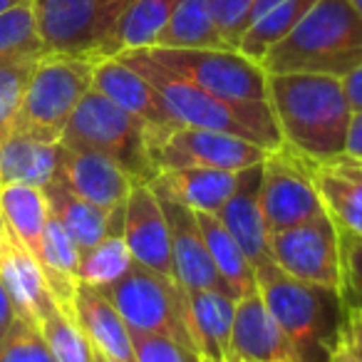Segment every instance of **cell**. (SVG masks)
I'll list each match as a JSON object with an SVG mask.
<instances>
[{"label":"cell","mask_w":362,"mask_h":362,"mask_svg":"<svg viewBox=\"0 0 362 362\" xmlns=\"http://www.w3.org/2000/svg\"><path fill=\"white\" fill-rule=\"evenodd\" d=\"M340 266L342 300L347 308L362 310V236L340 228Z\"/></svg>","instance_id":"d590c367"},{"label":"cell","mask_w":362,"mask_h":362,"mask_svg":"<svg viewBox=\"0 0 362 362\" xmlns=\"http://www.w3.org/2000/svg\"><path fill=\"white\" fill-rule=\"evenodd\" d=\"M189 335L199 357L226 362L231 350L236 298L221 291H187Z\"/></svg>","instance_id":"7402d4cb"},{"label":"cell","mask_w":362,"mask_h":362,"mask_svg":"<svg viewBox=\"0 0 362 362\" xmlns=\"http://www.w3.org/2000/svg\"><path fill=\"white\" fill-rule=\"evenodd\" d=\"M95 362H112V360H107V357H102V355H97V352H95Z\"/></svg>","instance_id":"7dc6e473"},{"label":"cell","mask_w":362,"mask_h":362,"mask_svg":"<svg viewBox=\"0 0 362 362\" xmlns=\"http://www.w3.org/2000/svg\"><path fill=\"white\" fill-rule=\"evenodd\" d=\"M261 164L243 171L238 189L216 214L218 221L226 226V231L236 238L241 251L251 258L253 268L271 261V248H268V236H271V233H268V228H266V218H263L261 202H258Z\"/></svg>","instance_id":"44dd1931"},{"label":"cell","mask_w":362,"mask_h":362,"mask_svg":"<svg viewBox=\"0 0 362 362\" xmlns=\"http://www.w3.org/2000/svg\"><path fill=\"white\" fill-rule=\"evenodd\" d=\"M115 57H119L127 65L139 70L156 87V92L164 100L166 110H169L171 119L176 124L241 136V139H248L253 144L263 146L266 151H273L283 144L268 100L248 102L209 95V92L199 90V87L189 85V82L179 80V77L156 67L141 50H129Z\"/></svg>","instance_id":"277c9868"},{"label":"cell","mask_w":362,"mask_h":362,"mask_svg":"<svg viewBox=\"0 0 362 362\" xmlns=\"http://www.w3.org/2000/svg\"><path fill=\"white\" fill-rule=\"evenodd\" d=\"M0 362H55L40 327L16 317L13 327L0 342Z\"/></svg>","instance_id":"e575fe53"},{"label":"cell","mask_w":362,"mask_h":362,"mask_svg":"<svg viewBox=\"0 0 362 362\" xmlns=\"http://www.w3.org/2000/svg\"><path fill=\"white\" fill-rule=\"evenodd\" d=\"M313 184L320 197L322 211L337 228L362 236V164L340 159L313 166Z\"/></svg>","instance_id":"603a6c76"},{"label":"cell","mask_w":362,"mask_h":362,"mask_svg":"<svg viewBox=\"0 0 362 362\" xmlns=\"http://www.w3.org/2000/svg\"><path fill=\"white\" fill-rule=\"evenodd\" d=\"M132 266H134V258H132L124 236L110 233L102 241H97L95 246L80 251L77 281L105 291V288L115 286L122 276H127Z\"/></svg>","instance_id":"4dcf8cb0"},{"label":"cell","mask_w":362,"mask_h":362,"mask_svg":"<svg viewBox=\"0 0 362 362\" xmlns=\"http://www.w3.org/2000/svg\"><path fill=\"white\" fill-rule=\"evenodd\" d=\"M268 105L283 144L315 164L345 156L352 110L340 77L315 72L268 75Z\"/></svg>","instance_id":"6da1fadb"},{"label":"cell","mask_w":362,"mask_h":362,"mask_svg":"<svg viewBox=\"0 0 362 362\" xmlns=\"http://www.w3.org/2000/svg\"><path fill=\"white\" fill-rule=\"evenodd\" d=\"M256 288L300 362H327L345 330L347 305L340 291L298 281L273 261L256 266Z\"/></svg>","instance_id":"3957f363"},{"label":"cell","mask_w":362,"mask_h":362,"mask_svg":"<svg viewBox=\"0 0 362 362\" xmlns=\"http://www.w3.org/2000/svg\"><path fill=\"white\" fill-rule=\"evenodd\" d=\"M156 174L166 169L243 171L261 164L268 151L241 136L197 127H174L149 141Z\"/></svg>","instance_id":"8fae6325"},{"label":"cell","mask_w":362,"mask_h":362,"mask_svg":"<svg viewBox=\"0 0 362 362\" xmlns=\"http://www.w3.org/2000/svg\"><path fill=\"white\" fill-rule=\"evenodd\" d=\"M253 3L256 0H211L221 37L233 50H238V42H241L243 33L248 30Z\"/></svg>","instance_id":"74e56055"},{"label":"cell","mask_w":362,"mask_h":362,"mask_svg":"<svg viewBox=\"0 0 362 362\" xmlns=\"http://www.w3.org/2000/svg\"><path fill=\"white\" fill-rule=\"evenodd\" d=\"M21 3H25V0H0V13H6V11H11V8L21 6Z\"/></svg>","instance_id":"ee69618b"},{"label":"cell","mask_w":362,"mask_h":362,"mask_svg":"<svg viewBox=\"0 0 362 362\" xmlns=\"http://www.w3.org/2000/svg\"><path fill=\"white\" fill-rule=\"evenodd\" d=\"M154 47H228L211 0H181Z\"/></svg>","instance_id":"83f0119b"},{"label":"cell","mask_w":362,"mask_h":362,"mask_svg":"<svg viewBox=\"0 0 362 362\" xmlns=\"http://www.w3.org/2000/svg\"><path fill=\"white\" fill-rule=\"evenodd\" d=\"M60 141H42L35 136L11 134L0 146V187L28 184L45 189L57 176Z\"/></svg>","instance_id":"d4e9b609"},{"label":"cell","mask_w":362,"mask_h":362,"mask_svg":"<svg viewBox=\"0 0 362 362\" xmlns=\"http://www.w3.org/2000/svg\"><path fill=\"white\" fill-rule=\"evenodd\" d=\"M129 253L136 266H144L161 276L174 278L171 263V231L161 199L144 181H136L124 202V221H122Z\"/></svg>","instance_id":"4fadbf2b"},{"label":"cell","mask_w":362,"mask_h":362,"mask_svg":"<svg viewBox=\"0 0 362 362\" xmlns=\"http://www.w3.org/2000/svg\"><path fill=\"white\" fill-rule=\"evenodd\" d=\"M166 223L171 231V263H174V281L184 291H221L228 293L221 281L211 253L199 228L197 214L192 209L174 202H161ZM231 296V293H228Z\"/></svg>","instance_id":"e0dca14e"},{"label":"cell","mask_w":362,"mask_h":362,"mask_svg":"<svg viewBox=\"0 0 362 362\" xmlns=\"http://www.w3.org/2000/svg\"><path fill=\"white\" fill-rule=\"evenodd\" d=\"M42 192H45V197H47L50 214L65 226V231L75 238L80 251L95 246L97 241H102V238L110 236V233H122L124 206L115 209V211L100 209L87 202V199L77 197L75 192H70L60 179H52Z\"/></svg>","instance_id":"cb8c5ba5"},{"label":"cell","mask_w":362,"mask_h":362,"mask_svg":"<svg viewBox=\"0 0 362 362\" xmlns=\"http://www.w3.org/2000/svg\"><path fill=\"white\" fill-rule=\"evenodd\" d=\"M70 192L77 197L87 199L90 204L107 211L124 206L132 187L136 181L107 159L105 154L97 151H82V149H67L60 144V161H57V176Z\"/></svg>","instance_id":"9a60e30c"},{"label":"cell","mask_w":362,"mask_h":362,"mask_svg":"<svg viewBox=\"0 0 362 362\" xmlns=\"http://www.w3.org/2000/svg\"><path fill=\"white\" fill-rule=\"evenodd\" d=\"M134 0H33L47 52L105 60L115 57V37Z\"/></svg>","instance_id":"52a82bcc"},{"label":"cell","mask_w":362,"mask_h":362,"mask_svg":"<svg viewBox=\"0 0 362 362\" xmlns=\"http://www.w3.org/2000/svg\"><path fill=\"white\" fill-rule=\"evenodd\" d=\"M327 362H360V360H357V355L352 352V347L347 345L345 335H340V340H337L335 347L330 350V357H327Z\"/></svg>","instance_id":"7bdbcfd3"},{"label":"cell","mask_w":362,"mask_h":362,"mask_svg":"<svg viewBox=\"0 0 362 362\" xmlns=\"http://www.w3.org/2000/svg\"><path fill=\"white\" fill-rule=\"evenodd\" d=\"M258 65L266 75L315 72L342 80L362 65V18L347 0H315Z\"/></svg>","instance_id":"7a4b0ae2"},{"label":"cell","mask_w":362,"mask_h":362,"mask_svg":"<svg viewBox=\"0 0 362 362\" xmlns=\"http://www.w3.org/2000/svg\"><path fill=\"white\" fill-rule=\"evenodd\" d=\"M246 171V169H243ZM243 171L223 169H166L149 181L161 202H174L197 214H218L233 197Z\"/></svg>","instance_id":"d6986e66"},{"label":"cell","mask_w":362,"mask_h":362,"mask_svg":"<svg viewBox=\"0 0 362 362\" xmlns=\"http://www.w3.org/2000/svg\"><path fill=\"white\" fill-rule=\"evenodd\" d=\"M342 90H345V97H347V102H350V110L360 112L362 110V65L342 77Z\"/></svg>","instance_id":"60d3db41"},{"label":"cell","mask_w":362,"mask_h":362,"mask_svg":"<svg viewBox=\"0 0 362 362\" xmlns=\"http://www.w3.org/2000/svg\"><path fill=\"white\" fill-rule=\"evenodd\" d=\"M0 283L6 288L18 317L33 322V325L40 327L42 315L57 308L40 263L13 236L8 226L6 241L0 248Z\"/></svg>","instance_id":"ac0fdd59"},{"label":"cell","mask_w":362,"mask_h":362,"mask_svg":"<svg viewBox=\"0 0 362 362\" xmlns=\"http://www.w3.org/2000/svg\"><path fill=\"white\" fill-rule=\"evenodd\" d=\"M95 60L47 52L35 62L28 77L23 105L13 134L60 141L72 112L92 90Z\"/></svg>","instance_id":"8992f818"},{"label":"cell","mask_w":362,"mask_h":362,"mask_svg":"<svg viewBox=\"0 0 362 362\" xmlns=\"http://www.w3.org/2000/svg\"><path fill=\"white\" fill-rule=\"evenodd\" d=\"M92 87H95L97 92H102L107 100L115 102L117 107L129 112L132 117L144 122L151 129L149 141L154 139V136L179 127L171 119L169 110H166L164 100L159 97L156 87L151 85L139 70L127 65L119 57H105V60L95 62Z\"/></svg>","instance_id":"5bb4252c"},{"label":"cell","mask_w":362,"mask_h":362,"mask_svg":"<svg viewBox=\"0 0 362 362\" xmlns=\"http://www.w3.org/2000/svg\"><path fill=\"white\" fill-rule=\"evenodd\" d=\"M72 313L97 355L112 362H136L132 330L100 288L77 283Z\"/></svg>","instance_id":"ffe728a7"},{"label":"cell","mask_w":362,"mask_h":362,"mask_svg":"<svg viewBox=\"0 0 362 362\" xmlns=\"http://www.w3.org/2000/svg\"><path fill=\"white\" fill-rule=\"evenodd\" d=\"M132 340H134L136 362H202L197 350L181 345L174 337L132 332Z\"/></svg>","instance_id":"8d00e7d4"},{"label":"cell","mask_w":362,"mask_h":362,"mask_svg":"<svg viewBox=\"0 0 362 362\" xmlns=\"http://www.w3.org/2000/svg\"><path fill=\"white\" fill-rule=\"evenodd\" d=\"M268 248L271 261L288 276L332 291L342 288L340 228L325 211L293 228L271 233Z\"/></svg>","instance_id":"7c38bea8"},{"label":"cell","mask_w":362,"mask_h":362,"mask_svg":"<svg viewBox=\"0 0 362 362\" xmlns=\"http://www.w3.org/2000/svg\"><path fill=\"white\" fill-rule=\"evenodd\" d=\"M179 3L181 0H134L117 28L115 55L154 47Z\"/></svg>","instance_id":"f1b7e54d"},{"label":"cell","mask_w":362,"mask_h":362,"mask_svg":"<svg viewBox=\"0 0 362 362\" xmlns=\"http://www.w3.org/2000/svg\"><path fill=\"white\" fill-rule=\"evenodd\" d=\"M313 3L315 0H283V3H278L266 16H261L248 25V30L243 33L241 42H238V52L251 57L253 62H261L263 55L303 21V16L310 11Z\"/></svg>","instance_id":"f546056e"},{"label":"cell","mask_w":362,"mask_h":362,"mask_svg":"<svg viewBox=\"0 0 362 362\" xmlns=\"http://www.w3.org/2000/svg\"><path fill=\"white\" fill-rule=\"evenodd\" d=\"M345 335L347 345L352 347V352L357 355V360L362 362V310L360 308H347V317H345Z\"/></svg>","instance_id":"ab89813d"},{"label":"cell","mask_w":362,"mask_h":362,"mask_svg":"<svg viewBox=\"0 0 362 362\" xmlns=\"http://www.w3.org/2000/svg\"><path fill=\"white\" fill-rule=\"evenodd\" d=\"M202 362H211V360H206V357H202Z\"/></svg>","instance_id":"c3c4849f"},{"label":"cell","mask_w":362,"mask_h":362,"mask_svg":"<svg viewBox=\"0 0 362 362\" xmlns=\"http://www.w3.org/2000/svg\"><path fill=\"white\" fill-rule=\"evenodd\" d=\"M45 55L33 0L0 13V60H40Z\"/></svg>","instance_id":"1f68e13d"},{"label":"cell","mask_w":362,"mask_h":362,"mask_svg":"<svg viewBox=\"0 0 362 362\" xmlns=\"http://www.w3.org/2000/svg\"><path fill=\"white\" fill-rule=\"evenodd\" d=\"M40 332L45 337L55 362H95V350L77 325V320L60 308H52L40 320Z\"/></svg>","instance_id":"d6a6232c"},{"label":"cell","mask_w":362,"mask_h":362,"mask_svg":"<svg viewBox=\"0 0 362 362\" xmlns=\"http://www.w3.org/2000/svg\"><path fill=\"white\" fill-rule=\"evenodd\" d=\"M197 221L204 233V241H206L209 253H211L214 266H216L221 281L226 283L228 293L238 300V298L258 291L256 268H253L251 258L241 251L236 238L226 231V226L218 221L216 214H197Z\"/></svg>","instance_id":"4316f807"},{"label":"cell","mask_w":362,"mask_h":362,"mask_svg":"<svg viewBox=\"0 0 362 362\" xmlns=\"http://www.w3.org/2000/svg\"><path fill=\"white\" fill-rule=\"evenodd\" d=\"M313 166L315 161L298 154L288 144L266 154L261 164L258 202L268 233L286 231L322 214L320 197L313 184Z\"/></svg>","instance_id":"30bf717a"},{"label":"cell","mask_w":362,"mask_h":362,"mask_svg":"<svg viewBox=\"0 0 362 362\" xmlns=\"http://www.w3.org/2000/svg\"><path fill=\"white\" fill-rule=\"evenodd\" d=\"M345 159L362 164V110L352 112L350 127H347V139H345Z\"/></svg>","instance_id":"f35d334b"},{"label":"cell","mask_w":362,"mask_h":362,"mask_svg":"<svg viewBox=\"0 0 362 362\" xmlns=\"http://www.w3.org/2000/svg\"><path fill=\"white\" fill-rule=\"evenodd\" d=\"M0 216L11 228V233L35 256L40 263L45 223L50 216L47 197L40 187L28 184H8L0 187Z\"/></svg>","instance_id":"484cf974"},{"label":"cell","mask_w":362,"mask_h":362,"mask_svg":"<svg viewBox=\"0 0 362 362\" xmlns=\"http://www.w3.org/2000/svg\"><path fill=\"white\" fill-rule=\"evenodd\" d=\"M347 3H350V6H352V8H355V11H357V16L362 18V0H347Z\"/></svg>","instance_id":"bcb514c9"},{"label":"cell","mask_w":362,"mask_h":362,"mask_svg":"<svg viewBox=\"0 0 362 362\" xmlns=\"http://www.w3.org/2000/svg\"><path fill=\"white\" fill-rule=\"evenodd\" d=\"M169 75L226 100H268V75L233 47H149L141 50Z\"/></svg>","instance_id":"ba28073f"},{"label":"cell","mask_w":362,"mask_h":362,"mask_svg":"<svg viewBox=\"0 0 362 362\" xmlns=\"http://www.w3.org/2000/svg\"><path fill=\"white\" fill-rule=\"evenodd\" d=\"M37 60H0V146L16 129L28 77Z\"/></svg>","instance_id":"836d02e7"},{"label":"cell","mask_w":362,"mask_h":362,"mask_svg":"<svg viewBox=\"0 0 362 362\" xmlns=\"http://www.w3.org/2000/svg\"><path fill=\"white\" fill-rule=\"evenodd\" d=\"M112 305L124 317L132 332L166 335L194 350L189 335L187 291L169 276H161L144 266H132L115 286L105 288Z\"/></svg>","instance_id":"9c48e42d"},{"label":"cell","mask_w":362,"mask_h":362,"mask_svg":"<svg viewBox=\"0 0 362 362\" xmlns=\"http://www.w3.org/2000/svg\"><path fill=\"white\" fill-rule=\"evenodd\" d=\"M16 317H18L16 308H13V303H11V298H8L6 288H3V283H0V342H3V337H6L8 330L13 327Z\"/></svg>","instance_id":"b9f144b4"},{"label":"cell","mask_w":362,"mask_h":362,"mask_svg":"<svg viewBox=\"0 0 362 362\" xmlns=\"http://www.w3.org/2000/svg\"><path fill=\"white\" fill-rule=\"evenodd\" d=\"M226 362H300L258 291L236 300Z\"/></svg>","instance_id":"2e32d148"},{"label":"cell","mask_w":362,"mask_h":362,"mask_svg":"<svg viewBox=\"0 0 362 362\" xmlns=\"http://www.w3.org/2000/svg\"><path fill=\"white\" fill-rule=\"evenodd\" d=\"M151 129L141 119L132 117L102 92L92 87L72 112L60 144L67 149L97 151L119 164L134 181L149 184L156 176L149 149Z\"/></svg>","instance_id":"5b68a950"},{"label":"cell","mask_w":362,"mask_h":362,"mask_svg":"<svg viewBox=\"0 0 362 362\" xmlns=\"http://www.w3.org/2000/svg\"><path fill=\"white\" fill-rule=\"evenodd\" d=\"M3 241H6V221L0 216V248H3Z\"/></svg>","instance_id":"f6af8a7d"}]
</instances>
